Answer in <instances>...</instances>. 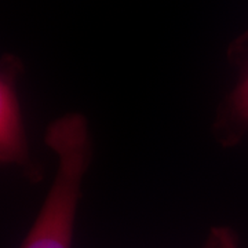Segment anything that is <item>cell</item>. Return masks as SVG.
<instances>
[{
	"instance_id": "1",
	"label": "cell",
	"mask_w": 248,
	"mask_h": 248,
	"mask_svg": "<svg viewBox=\"0 0 248 248\" xmlns=\"http://www.w3.org/2000/svg\"><path fill=\"white\" fill-rule=\"evenodd\" d=\"M45 142L57 170L43 204L19 248H73L83 182L93 159L89 122L65 113L48 124Z\"/></svg>"
},
{
	"instance_id": "2",
	"label": "cell",
	"mask_w": 248,
	"mask_h": 248,
	"mask_svg": "<svg viewBox=\"0 0 248 248\" xmlns=\"http://www.w3.org/2000/svg\"><path fill=\"white\" fill-rule=\"evenodd\" d=\"M24 73V62L16 54L0 58V167L19 170L25 177L37 182L42 170L32 157L18 81Z\"/></svg>"
},
{
	"instance_id": "3",
	"label": "cell",
	"mask_w": 248,
	"mask_h": 248,
	"mask_svg": "<svg viewBox=\"0 0 248 248\" xmlns=\"http://www.w3.org/2000/svg\"><path fill=\"white\" fill-rule=\"evenodd\" d=\"M231 58L239 79L223 101L215 123V135L223 145H233L248 131V33L232 45Z\"/></svg>"
},
{
	"instance_id": "4",
	"label": "cell",
	"mask_w": 248,
	"mask_h": 248,
	"mask_svg": "<svg viewBox=\"0 0 248 248\" xmlns=\"http://www.w3.org/2000/svg\"><path fill=\"white\" fill-rule=\"evenodd\" d=\"M203 248H239V240L236 233L228 228H214Z\"/></svg>"
}]
</instances>
